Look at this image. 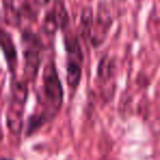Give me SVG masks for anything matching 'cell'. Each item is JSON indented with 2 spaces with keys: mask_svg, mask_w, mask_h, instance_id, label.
<instances>
[{
  "mask_svg": "<svg viewBox=\"0 0 160 160\" xmlns=\"http://www.w3.org/2000/svg\"><path fill=\"white\" fill-rule=\"evenodd\" d=\"M2 160H8V159H2Z\"/></svg>",
  "mask_w": 160,
  "mask_h": 160,
  "instance_id": "11",
  "label": "cell"
},
{
  "mask_svg": "<svg viewBox=\"0 0 160 160\" xmlns=\"http://www.w3.org/2000/svg\"><path fill=\"white\" fill-rule=\"evenodd\" d=\"M92 17H93V13H92L91 8H86L82 11L81 21H80V31H81V34H82L83 36L89 35L90 32H91Z\"/></svg>",
  "mask_w": 160,
  "mask_h": 160,
  "instance_id": "6",
  "label": "cell"
},
{
  "mask_svg": "<svg viewBox=\"0 0 160 160\" xmlns=\"http://www.w3.org/2000/svg\"><path fill=\"white\" fill-rule=\"evenodd\" d=\"M41 103V113L34 118V124L38 125V121H47L53 118L59 111L62 101V88L54 64H48L43 75L42 91L38 99Z\"/></svg>",
  "mask_w": 160,
  "mask_h": 160,
  "instance_id": "1",
  "label": "cell"
},
{
  "mask_svg": "<svg viewBox=\"0 0 160 160\" xmlns=\"http://www.w3.org/2000/svg\"><path fill=\"white\" fill-rule=\"evenodd\" d=\"M23 55L25 59V71L27 75L33 77L40 66L41 43L33 33L25 32L23 34Z\"/></svg>",
  "mask_w": 160,
  "mask_h": 160,
  "instance_id": "4",
  "label": "cell"
},
{
  "mask_svg": "<svg viewBox=\"0 0 160 160\" xmlns=\"http://www.w3.org/2000/svg\"><path fill=\"white\" fill-rule=\"evenodd\" d=\"M53 12L55 14L56 19H57L59 27L64 28L67 24V22H68V16H67V11L65 9L64 1L62 0H56L55 8H54Z\"/></svg>",
  "mask_w": 160,
  "mask_h": 160,
  "instance_id": "8",
  "label": "cell"
},
{
  "mask_svg": "<svg viewBox=\"0 0 160 160\" xmlns=\"http://www.w3.org/2000/svg\"><path fill=\"white\" fill-rule=\"evenodd\" d=\"M1 45H2L3 53H5L6 58H7V60H8V64L11 67H13L14 62H16V59H17L16 48H14L13 42H12L10 35L5 31L2 32V35H1Z\"/></svg>",
  "mask_w": 160,
  "mask_h": 160,
  "instance_id": "5",
  "label": "cell"
},
{
  "mask_svg": "<svg viewBox=\"0 0 160 160\" xmlns=\"http://www.w3.org/2000/svg\"><path fill=\"white\" fill-rule=\"evenodd\" d=\"M38 5H40V6H44V5H47V3L51 1V0H34Z\"/></svg>",
  "mask_w": 160,
  "mask_h": 160,
  "instance_id": "10",
  "label": "cell"
},
{
  "mask_svg": "<svg viewBox=\"0 0 160 160\" xmlns=\"http://www.w3.org/2000/svg\"><path fill=\"white\" fill-rule=\"evenodd\" d=\"M27 99V88L22 82L14 85L12 89V97L8 110V125L14 133H19L22 127V113Z\"/></svg>",
  "mask_w": 160,
  "mask_h": 160,
  "instance_id": "3",
  "label": "cell"
},
{
  "mask_svg": "<svg viewBox=\"0 0 160 160\" xmlns=\"http://www.w3.org/2000/svg\"><path fill=\"white\" fill-rule=\"evenodd\" d=\"M67 51V82L72 90L77 88L81 77L82 53L78 40L75 36L66 38Z\"/></svg>",
  "mask_w": 160,
  "mask_h": 160,
  "instance_id": "2",
  "label": "cell"
},
{
  "mask_svg": "<svg viewBox=\"0 0 160 160\" xmlns=\"http://www.w3.org/2000/svg\"><path fill=\"white\" fill-rule=\"evenodd\" d=\"M3 13H5L6 22L11 25H18L21 20V13L11 5L5 3L3 5Z\"/></svg>",
  "mask_w": 160,
  "mask_h": 160,
  "instance_id": "7",
  "label": "cell"
},
{
  "mask_svg": "<svg viewBox=\"0 0 160 160\" xmlns=\"http://www.w3.org/2000/svg\"><path fill=\"white\" fill-rule=\"evenodd\" d=\"M59 27L58 24V21L56 19L55 14H54L53 11L48 12L45 17V20H44V23H43V28H44V31L46 33H54V32L57 30V28Z\"/></svg>",
  "mask_w": 160,
  "mask_h": 160,
  "instance_id": "9",
  "label": "cell"
}]
</instances>
